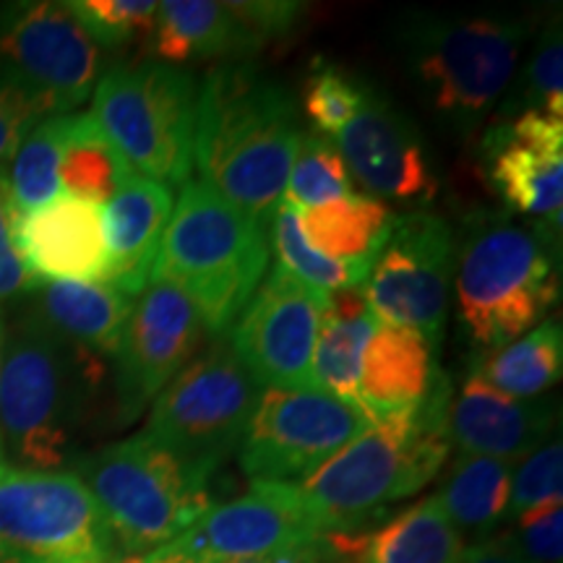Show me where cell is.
<instances>
[{
	"label": "cell",
	"instance_id": "6da1fadb",
	"mask_svg": "<svg viewBox=\"0 0 563 563\" xmlns=\"http://www.w3.org/2000/svg\"><path fill=\"white\" fill-rule=\"evenodd\" d=\"M302 136L290 91L253 63H224L199 81L196 170L262 228L282 207Z\"/></svg>",
	"mask_w": 563,
	"mask_h": 563
},
{
	"label": "cell",
	"instance_id": "7a4b0ae2",
	"mask_svg": "<svg viewBox=\"0 0 563 563\" xmlns=\"http://www.w3.org/2000/svg\"><path fill=\"white\" fill-rule=\"evenodd\" d=\"M102 357L21 311L0 363V449L13 467L58 473L70 462L104 376Z\"/></svg>",
	"mask_w": 563,
	"mask_h": 563
},
{
	"label": "cell",
	"instance_id": "3957f363",
	"mask_svg": "<svg viewBox=\"0 0 563 563\" xmlns=\"http://www.w3.org/2000/svg\"><path fill=\"white\" fill-rule=\"evenodd\" d=\"M449 399L446 378L418 412L373 420L313 475L287 483L327 538L357 530L433 481L452 446L446 439Z\"/></svg>",
	"mask_w": 563,
	"mask_h": 563
},
{
	"label": "cell",
	"instance_id": "277c9868",
	"mask_svg": "<svg viewBox=\"0 0 563 563\" xmlns=\"http://www.w3.org/2000/svg\"><path fill=\"white\" fill-rule=\"evenodd\" d=\"M559 238L504 211L467 217L454 287L462 332L481 355L532 332L559 302Z\"/></svg>",
	"mask_w": 563,
	"mask_h": 563
},
{
	"label": "cell",
	"instance_id": "5b68a950",
	"mask_svg": "<svg viewBox=\"0 0 563 563\" xmlns=\"http://www.w3.org/2000/svg\"><path fill=\"white\" fill-rule=\"evenodd\" d=\"M269 264L266 228L201 180L183 183L178 207L162 232L152 279L178 287L211 336L228 332Z\"/></svg>",
	"mask_w": 563,
	"mask_h": 563
},
{
	"label": "cell",
	"instance_id": "8992f818",
	"mask_svg": "<svg viewBox=\"0 0 563 563\" xmlns=\"http://www.w3.org/2000/svg\"><path fill=\"white\" fill-rule=\"evenodd\" d=\"M530 26L517 16H418L399 42L428 108L473 139L517 76Z\"/></svg>",
	"mask_w": 563,
	"mask_h": 563
},
{
	"label": "cell",
	"instance_id": "52a82bcc",
	"mask_svg": "<svg viewBox=\"0 0 563 563\" xmlns=\"http://www.w3.org/2000/svg\"><path fill=\"white\" fill-rule=\"evenodd\" d=\"M74 473L100 506L123 555L167 545L211 506V473L144 433L81 456Z\"/></svg>",
	"mask_w": 563,
	"mask_h": 563
},
{
	"label": "cell",
	"instance_id": "ba28073f",
	"mask_svg": "<svg viewBox=\"0 0 563 563\" xmlns=\"http://www.w3.org/2000/svg\"><path fill=\"white\" fill-rule=\"evenodd\" d=\"M91 95L89 115L133 175L167 188L188 183L199 100L191 70L159 60L123 63Z\"/></svg>",
	"mask_w": 563,
	"mask_h": 563
},
{
	"label": "cell",
	"instance_id": "9c48e42d",
	"mask_svg": "<svg viewBox=\"0 0 563 563\" xmlns=\"http://www.w3.org/2000/svg\"><path fill=\"white\" fill-rule=\"evenodd\" d=\"M262 391L235 357L228 336H222L154 397L141 433L214 475L241 446Z\"/></svg>",
	"mask_w": 563,
	"mask_h": 563
},
{
	"label": "cell",
	"instance_id": "30bf717a",
	"mask_svg": "<svg viewBox=\"0 0 563 563\" xmlns=\"http://www.w3.org/2000/svg\"><path fill=\"white\" fill-rule=\"evenodd\" d=\"M0 545L21 563H112L121 548L81 477L0 460Z\"/></svg>",
	"mask_w": 563,
	"mask_h": 563
},
{
	"label": "cell",
	"instance_id": "8fae6325",
	"mask_svg": "<svg viewBox=\"0 0 563 563\" xmlns=\"http://www.w3.org/2000/svg\"><path fill=\"white\" fill-rule=\"evenodd\" d=\"M368 412L323 389H264L238 460L251 483H300L371 428Z\"/></svg>",
	"mask_w": 563,
	"mask_h": 563
},
{
	"label": "cell",
	"instance_id": "7c38bea8",
	"mask_svg": "<svg viewBox=\"0 0 563 563\" xmlns=\"http://www.w3.org/2000/svg\"><path fill=\"white\" fill-rule=\"evenodd\" d=\"M454 258V235L443 217L422 209L397 217L363 285L373 319L441 342Z\"/></svg>",
	"mask_w": 563,
	"mask_h": 563
},
{
	"label": "cell",
	"instance_id": "4fadbf2b",
	"mask_svg": "<svg viewBox=\"0 0 563 563\" xmlns=\"http://www.w3.org/2000/svg\"><path fill=\"white\" fill-rule=\"evenodd\" d=\"M104 51L68 3L0 9V66L37 91L53 115H68L95 91Z\"/></svg>",
	"mask_w": 563,
	"mask_h": 563
},
{
	"label": "cell",
	"instance_id": "5bb4252c",
	"mask_svg": "<svg viewBox=\"0 0 563 563\" xmlns=\"http://www.w3.org/2000/svg\"><path fill=\"white\" fill-rule=\"evenodd\" d=\"M327 295L274 266L232 323L230 347L262 389H316L313 350Z\"/></svg>",
	"mask_w": 563,
	"mask_h": 563
},
{
	"label": "cell",
	"instance_id": "9a60e30c",
	"mask_svg": "<svg viewBox=\"0 0 563 563\" xmlns=\"http://www.w3.org/2000/svg\"><path fill=\"white\" fill-rule=\"evenodd\" d=\"M327 534L287 483H251L249 496L209 506L186 532L144 563H241L316 543Z\"/></svg>",
	"mask_w": 563,
	"mask_h": 563
},
{
	"label": "cell",
	"instance_id": "2e32d148",
	"mask_svg": "<svg viewBox=\"0 0 563 563\" xmlns=\"http://www.w3.org/2000/svg\"><path fill=\"white\" fill-rule=\"evenodd\" d=\"M203 321L183 290L150 279L133 302L115 361L121 420L129 422L194 361L201 350Z\"/></svg>",
	"mask_w": 563,
	"mask_h": 563
},
{
	"label": "cell",
	"instance_id": "e0dca14e",
	"mask_svg": "<svg viewBox=\"0 0 563 563\" xmlns=\"http://www.w3.org/2000/svg\"><path fill=\"white\" fill-rule=\"evenodd\" d=\"M483 165L506 207L561 235L563 118L522 112L498 121L483 139Z\"/></svg>",
	"mask_w": 563,
	"mask_h": 563
},
{
	"label": "cell",
	"instance_id": "ac0fdd59",
	"mask_svg": "<svg viewBox=\"0 0 563 563\" xmlns=\"http://www.w3.org/2000/svg\"><path fill=\"white\" fill-rule=\"evenodd\" d=\"M334 144L350 178L361 183L371 199L428 203L439 191L418 129L373 91Z\"/></svg>",
	"mask_w": 563,
	"mask_h": 563
},
{
	"label": "cell",
	"instance_id": "d6986e66",
	"mask_svg": "<svg viewBox=\"0 0 563 563\" xmlns=\"http://www.w3.org/2000/svg\"><path fill=\"white\" fill-rule=\"evenodd\" d=\"M13 241L26 269L40 282H104L110 253L102 207L58 196L16 217Z\"/></svg>",
	"mask_w": 563,
	"mask_h": 563
},
{
	"label": "cell",
	"instance_id": "ffe728a7",
	"mask_svg": "<svg viewBox=\"0 0 563 563\" xmlns=\"http://www.w3.org/2000/svg\"><path fill=\"white\" fill-rule=\"evenodd\" d=\"M555 407L551 402L511 399L475 373L449 399L446 439L462 454L522 462L551 439Z\"/></svg>",
	"mask_w": 563,
	"mask_h": 563
},
{
	"label": "cell",
	"instance_id": "44dd1931",
	"mask_svg": "<svg viewBox=\"0 0 563 563\" xmlns=\"http://www.w3.org/2000/svg\"><path fill=\"white\" fill-rule=\"evenodd\" d=\"M435 355L439 342L426 334L378 323L363 352L361 368V402L368 418L418 412L446 382Z\"/></svg>",
	"mask_w": 563,
	"mask_h": 563
},
{
	"label": "cell",
	"instance_id": "7402d4cb",
	"mask_svg": "<svg viewBox=\"0 0 563 563\" xmlns=\"http://www.w3.org/2000/svg\"><path fill=\"white\" fill-rule=\"evenodd\" d=\"M173 188L131 175L121 191L104 203V235H108V285L129 298L144 292L152 279L162 232L173 217Z\"/></svg>",
	"mask_w": 563,
	"mask_h": 563
},
{
	"label": "cell",
	"instance_id": "603a6c76",
	"mask_svg": "<svg viewBox=\"0 0 563 563\" xmlns=\"http://www.w3.org/2000/svg\"><path fill=\"white\" fill-rule=\"evenodd\" d=\"M24 308L74 347L112 361L121 347L133 298L108 282H42L26 295Z\"/></svg>",
	"mask_w": 563,
	"mask_h": 563
},
{
	"label": "cell",
	"instance_id": "cb8c5ba5",
	"mask_svg": "<svg viewBox=\"0 0 563 563\" xmlns=\"http://www.w3.org/2000/svg\"><path fill=\"white\" fill-rule=\"evenodd\" d=\"M152 53L159 63L180 66L188 60L232 58L262 47L241 19L217 0H165L159 3Z\"/></svg>",
	"mask_w": 563,
	"mask_h": 563
},
{
	"label": "cell",
	"instance_id": "d4e9b609",
	"mask_svg": "<svg viewBox=\"0 0 563 563\" xmlns=\"http://www.w3.org/2000/svg\"><path fill=\"white\" fill-rule=\"evenodd\" d=\"M300 230L306 241L334 262L371 272L373 258L384 249L397 214L384 201L352 194L321 207L300 211Z\"/></svg>",
	"mask_w": 563,
	"mask_h": 563
},
{
	"label": "cell",
	"instance_id": "484cf974",
	"mask_svg": "<svg viewBox=\"0 0 563 563\" xmlns=\"http://www.w3.org/2000/svg\"><path fill=\"white\" fill-rule=\"evenodd\" d=\"M462 534L446 517L439 496H428L361 540L357 563H456Z\"/></svg>",
	"mask_w": 563,
	"mask_h": 563
},
{
	"label": "cell",
	"instance_id": "4316f807",
	"mask_svg": "<svg viewBox=\"0 0 563 563\" xmlns=\"http://www.w3.org/2000/svg\"><path fill=\"white\" fill-rule=\"evenodd\" d=\"M514 464L517 462L496 456H456L441 490L435 493L456 532L477 534L483 540L504 522L509 511Z\"/></svg>",
	"mask_w": 563,
	"mask_h": 563
},
{
	"label": "cell",
	"instance_id": "83f0119b",
	"mask_svg": "<svg viewBox=\"0 0 563 563\" xmlns=\"http://www.w3.org/2000/svg\"><path fill=\"white\" fill-rule=\"evenodd\" d=\"M475 376L511 399H534L561 382L563 329L559 321H543L501 350L483 352Z\"/></svg>",
	"mask_w": 563,
	"mask_h": 563
},
{
	"label": "cell",
	"instance_id": "f1b7e54d",
	"mask_svg": "<svg viewBox=\"0 0 563 563\" xmlns=\"http://www.w3.org/2000/svg\"><path fill=\"white\" fill-rule=\"evenodd\" d=\"M125 162L97 129L89 112H70V129L60 159V191L104 207L131 178Z\"/></svg>",
	"mask_w": 563,
	"mask_h": 563
},
{
	"label": "cell",
	"instance_id": "f546056e",
	"mask_svg": "<svg viewBox=\"0 0 563 563\" xmlns=\"http://www.w3.org/2000/svg\"><path fill=\"white\" fill-rule=\"evenodd\" d=\"M70 129L68 115H51L40 121L26 133L19 150L13 152L5 165V180L13 209L19 214L34 211L63 196L60 191V159L66 150V139Z\"/></svg>",
	"mask_w": 563,
	"mask_h": 563
},
{
	"label": "cell",
	"instance_id": "4dcf8cb0",
	"mask_svg": "<svg viewBox=\"0 0 563 563\" xmlns=\"http://www.w3.org/2000/svg\"><path fill=\"white\" fill-rule=\"evenodd\" d=\"M378 321L373 313L340 319L323 311L319 340L313 350V382L316 389L329 391L352 407H361V368L363 352L368 347ZM365 412V410H363Z\"/></svg>",
	"mask_w": 563,
	"mask_h": 563
},
{
	"label": "cell",
	"instance_id": "1f68e13d",
	"mask_svg": "<svg viewBox=\"0 0 563 563\" xmlns=\"http://www.w3.org/2000/svg\"><path fill=\"white\" fill-rule=\"evenodd\" d=\"M272 245L277 253V266L323 295L344 290V287H363L368 279L365 269L340 264L316 251L302 235L298 211L287 203H282L272 220Z\"/></svg>",
	"mask_w": 563,
	"mask_h": 563
},
{
	"label": "cell",
	"instance_id": "d6a6232c",
	"mask_svg": "<svg viewBox=\"0 0 563 563\" xmlns=\"http://www.w3.org/2000/svg\"><path fill=\"white\" fill-rule=\"evenodd\" d=\"M347 196H352V178L334 141L321 133L302 136L282 196L287 207L300 214Z\"/></svg>",
	"mask_w": 563,
	"mask_h": 563
},
{
	"label": "cell",
	"instance_id": "836d02e7",
	"mask_svg": "<svg viewBox=\"0 0 563 563\" xmlns=\"http://www.w3.org/2000/svg\"><path fill=\"white\" fill-rule=\"evenodd\" d=\"M522 115V112H540V115L563 118V45H561V16L548 21L534 42L532 58L522 70V84H519L514 100L506 102L504 115Z\"/></svg>",
	"mask_w": 563,
	"mask_h": 563
},
{
	"label": "cell",
	"instance_id": "e575fe53",
	"mask_svg": "<svg viewBox=\"0 0 563 563\" xmlns=\"http://www.w3.org/2000/svg\"><path fill=\"white\" fill-rule=\"evenodd\" d=\"M368 91V87L350 79L344 70L329 66V63H316L313 74L306 81L302 108L316 125V133L334 141L361 112Z\"/></svg>",
	"mask_w": 563,
	"mask_h": 563
},
{
	"label": "cell",
	"instance_id": "d590c367",
	"mask_svg": "<svg viewBox=\"0 0 563 563\" xmlns=\"http://www.w3.org/2000/svg\"><path fill=\"white\" fill-rule=\"evenodd\" d=\"M68 9L102 47L152 40L159 3L154 0H70Z\"/></svg>",
	"mask_w": 563,
	"mask_h": 563
},
{
	"label": "cell",
	"instance_id": "8d00e7d4",
	"mask_svg": "<svg viewBox=\"0 0 563 563\" xmlns=\"http://www.w3.org/2000/svg\"><path fill=\"white\" fill-rule=\"evenodd\" d=\"M563 498V449L561 441L543 443L538 452L514 464L511 498L506 517L519 519L548 501Z\"/></svg>",
	"mask_w": 563,
	"mask_h": 563
},
{
	"label": "cell",
	"instance_id": "74e56055",
	"mask_svg": "<svg viewBox=\"0 0 563 563\" xmlns=\"http://www.w3.org/2000/svg\"><path fill=\"white\" fill-rule=\"evenodd\" d=\"M51 115L53 110L37 91L0 66V167L9 165L26 133Z\"/></svg>",
	"mask_w": 563,
	"mask_h": 563
},
{
	"label": "cell",
	"instance_id": "f35d334b",
	"mask_svg": "<svg viewBox=\"0 0 563 563\" xmlns=\"http://www.w3.org/2000/svg\"><path fill=\"white\" fill-rule=\"evenodd\" d=\"M514 545L532 563H563V498L514 519Z\"/></svg>",
	"mask_w": 563,
	"mask_h": 563
},
{
	"label": "cell",
	"instance_id": "ab89813d",
	"mask_svg": "<svg viewBox=\"0 0 563 563\" xmlns=\"http://www.w3.org/2000/svg\"><path fill=\"white\" fill-rule=\"evenodd\" d=\"M19 211L13 209L9 180H5V167H0V308L3 302L24 300L34 287L40 285L21 262L16 241H13V228H16Z\"/></svg>",
	"mask_w": 563,
	"mask_h": 563
},
{
	"label": "cell",
	"instance_id": "60d3db41",
	"mask_svg": "<svg viewBox=\"0 0 563 563\" xmlns=\"http://www.w3.org/2000/svg\"><path fill=\"white\" fill-rule=\"evenodd\" d=\"M228 9L241 19V24L258 42L282 37L292 32L302 19V3H287V0H241V3H228Z\"/></svg>",
	"mask_w": 563,
	"mask_h": 563
},
{
	"label": "cell",
	"instance_id": "b9f144b4",
	"mask_svg": "<svg viewBox=\"0 0 563 563\" xmlns=\"http://www.w3.org/2000/svg\"><path fill=\"white\" fill-rule=\"evenodd\" d=\"M350 551L342 545L340 534L316 540V543L292 548V551L264 555V559H251L241 563H347Z\"/></svg>",
	"mask_w": 563,
	"mask_h": 563
},
{
	"label": "cell",
	"instance_id": "7bdbcfd3",
	"mask_svg": "<svg viewBox=\"0 0 563 563\" xmlns=\"http://www.w3.org/2000/svg\"><path fill=\"white\" fill-rule=\"evenodd\" d=\"M456 563H532L527 561L522 551L514 545L511 534H496V538H483L473 545H464Z\"/></svg>",
	"mask_w": 563,
	"mask_h": 563
},
{
	"label": "cell",
	"instance_id": "ee69618b",
	"mask_svg": "<svg viewBox=\"0 0 563 563\" xmlns=\"http://www.w3.org/2000/svg\"><path fill=\"white\" fill-rule=\"evenodd\" d=\"M5 332H9V321H5V311H3V308H0V363H3ZM0 460H3V449H0Z\"/></svg>",
	"mask_w": 563,
	"mask_h": 563
},
{
	"label": "cell",
	"instance_id": "f6af8a7d",
	"mask_svg": "<svg viewBox=\"0 0 563 563\" xmlns=\"http://www.w3.org/2000/svg\"><path fill=\"white\" fill-rule=\"evenodd\" d=\"M0 563H21V561H19L16 555H13V553L5 551L3 545H0Z\"/></svg>",
	"mask_w": 563,
	"mask_h": 563
},
{
	"label": "cell",
	"instance_id": "bcb514c9",
	"mask_svg": "<svg viewBox=\"0 0 563 563\" xmlns=\"http://www.w3.org/2000/svg\"><path fill=\"white\" fill-rule=\"evenodd\" d=\"M112 563H144V555H121V559H115Z\"/></svg>",
	"mask_w": 563,
	"mask_h": 563
}]
</instances>
